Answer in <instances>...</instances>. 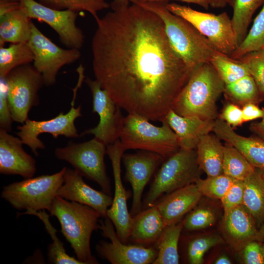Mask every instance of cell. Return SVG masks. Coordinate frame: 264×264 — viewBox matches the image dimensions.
Here are the masks:
<instances>
[{
  "label": "cell",
  "instance_id": "49",
  "mask_svg": "<svg viewBox=\"0 0 264 264\" xmlns=\"http://www.w3.org/2000/svg\"><path fill=\"white\" fill-rule=\"evenodd\" d=\"M215 264H230L232 262L230 259L226 255H223L220 256L215 261Z\"/></svg>",
  "mask_w": 264,
  "mask_h": 264
},
{
  "label": "cell",
  "instance_id": "54",
  "mask_svg": "<svg viewBox=\"0 0 264 264\" xmlns=\"http://www.w3.org/2000/svg\"><path fill=\"white\" fill-rule=\"evenodd\" d=\"M262 251H263V258H264V244L262 245Z\"/></svg>",
  "mask_w": 264,
  "mask_h": 264
},
{
  "label": "cell",
  "instance_id": "3",
  "mask_svg": "<svg viewBox=\"0 0 264 264\" xmlns=\"http://www.w3.org/2000/svg\"><path fill=\"white\" fill-rule=\"evenodd\" d=\"M224 87L212 64H202L192 72L171 109L181 116L215 120L218 115L217 102Z\"/></svg>",
  "mask_w": 264,
  "mask_h": 264
},
{
  "label": "cell",
  "instance_id": "47",
  "mask_svg": "<svg viewBox=\"0 0 264 264\" xmlns=\"http://www.w3.org/2000/svg\"><path fill=\"white\" fill-rule=\"evenodd\" d=\"M130 1V0H113L110 6L112 10H115L128 6Z\"/></svg>",
  "mask_w": 264,
  "mask_h": 264
},
{
  "label": "cell",
  "instance_id": "48",
  "mask_svg": "<svg viewBox=\"0 0 264 264\" xmlns=\"http://www.w3.org/2000/svg\"><path fill=\"white\" fill-rule=\"evenodd\" d=\"M228 0H208L209 6L214 8H221L226 6Z\"/></svg>",
  "mask_w": 264,
  "mask_h": 264
},
{
  "label": "cell",
  "instance_id": "14",
  "mask_svg": "<svg viewBox=\"0 0 264 264\" xmlns=\"http://www.w3.org/2000/svg\"><path fill=\"white\" fill-rule=\"evenodd\" d=\"M102 235L110 240L101 241L96 246L98 255L112 264H153L157 251L154 246L128 244L117 236L114 226L108 217L99 221Z\"/></svg>",
  "mask_w": 264,
  "mask_h": 264
},
{
  "label": "cell",
  "instance_id": "43",
  "mask_svg": "<svg viewBox=\"0 0 264 264\" xmlns=\"http://www.w3.org/2000/svg\"><path fill=\"white\" fill-rule=\"evenodd\" d=\"M243 260L247 264H264L262 245L255 240L244 246L243 252Z\"/></svg>",
  "mask_w": 264,
  "mask_h": 264
},
{
  "label": "cell",
  "instance_id": "35",
  "mask_svg": "<svg viewBox=\"0 0 264 264\" xmlns=\"http://www.w3.org/2000/svg\"><path fill=\"white\" fill-rule=\"evenodd\" d=\"M48 7L58 10H69L76 12L86 11L95 20L100 11L108 8L107 0H36Z\"/></svg>",
  "mask_w": 264,
  "mask_h": 264
},
{
  "label": "cell",
  "instance_id": "24",
  "mask_svg": "<svg viewBox=\"0 0 264 264\" xmlns=\"http://www.w3.org/2000/svg\"><path fill=\"white\" fill-rule=\"evenodd\" d=\"M31 19L22 5L0 15V47L6 43L28 42L31 35Z\"/></svg>",
  "mask_w": 264,
  "mask_h": 264
},
{
  "label": "cell",
  "instance_id": "6",
  "mask_svg": "<svg viewBox=\"0 0 264 264\" xmlns=\"http://www.w3.org/2000/svg\"><path fill=\"white\" fill-rule=\"evenodd\" d=\"M167 158L154 176L142 210L154 205L162 195L194 183L199 178L201 170L196 149H180Z\"/></svg>",
  "mask_w": 264,
  "mask_h": 264
},
{
  "label": "cell",
  "instance_id": "15",
  "mask_svg": "<svg viewBox=\"0 0 264 264\" xmlns=\"http://www.w3.org/2000/svg\"><path fill=\"white\" fill-rule=\"evenodd\" d=\"M29 18L46 23L58 35L61 43L67 48L80 49L84 35L77 26V13L69 10H58L36 0H19Z\"/></svg>",
  "mask_w": 264,
  "mask_h": 264
},
{
  "label": "cell",
  "instance_id": "46",
  "mask_svg": "<svg viewBox=\"0 0 264 264\" xmlns=\"http://www.w3.org/2000/svg\"><path fill=\"white\" fill-rule=\"evenodd\" d=\"M137 0L142 1H166L168 0ZM185 2L187 3H191L197 4L201 7L208 9L209 7L208 0H174Z\"/></svg>",
  "mask_w": 264,
  "mask_h": 264
},
{
  "label": "cell",
  "instance_id": "33",
  "mask_svg": "<svg viewBox=\"0 0 264 264\" xmlns=\"http://www.w3.org/2000/svg\"><path fill=\"white\" fill-rule=\"evenodd\" d=\"M225 85L250 75L247 65L241 60L217 52L210 62Z\"/></svg>",
  "mask_w": 264,
  "mask_h": 264
},
{
  "label": "cell",
  "instance_id": "34",
  "mask_svg": "<svg viewBox=\"0 0 264 264\" xmlns=\"http://www.w3.org/2000/svg\"><path fill=\"white\" fill-rule=\"evenodd\" d=\"M264 43V3L246 37L230 56L239 60L245 54L259 50Z\"/></svg>",
  "mask_w": 264,
  "mask_h": 264
},
{
  "label": "cell",
  "instance_id": "4",
  "mask_svg": "<svg viewBox=\"0 0 264 264\" xmlns=\"http://www.w3.org/2000/svg\"><path fill=\"white\" fill-rule=\"evenodd\" d=\"M49 212V215L57 218L61 232L70 244L76 258L83 264H98L91 252L90 240L92 232L99 229L100 214L88 206L58 196Z\"/></svg>",
  "mask_w": 264,
  "mask_h": 264
},
{
  "label": "cell",
  "instance_id": "17",
  "mask_svg": "<svg viewBox=\"0 0 264 264\" xmlns=\"http://www.w3.org/2000/svg\"><path fill=\"white\" fill-rule=\"evenodd\" d=\"M165 158L161 155L147 151L123 154L122 161L126 169L125 178L132 190L130 214L133 217L142 210L143 192L155 170Z\"/></svg>",
  "mask_w": 264,
  "mask_h": 264
},
{
  "label": "cell",
  "instance_id": "53",
  "mask_svg": "<svg viewBox=\"0 0 264 264\" xmlns=\"http://www.w3.org/2000/svg\"><path fill=\"white\" fill-rule=\"evenodd\" d=\"M258 50H259V51H260L264 53V43L263 44V45H262V47H261V48Z\"/></svg>",
  "mask_w": 264,
  "mask_h": 264
},
{
  "label": "cell",
  "instance_id": "45",
  "mask_svg": "<svg viewBox=\"0 0 264 264\" xmlns=\"http://www.w3.org/2000/svg\"><path fill=\"white\" fill-rule=\"evenodd\" d=\"M249 129L259 137L264 140V115L260 121L252 123L250 125Z\"/></svg>",
  "mask_w": 264,
  "mask_h": 264
},
{
  "label": "cell",
  "instance_id": "19",
  "mask_svg": "<svg viewBox=\"0 0 264 264\" xmlns=\"http://www.w3.org/2000/svg\"><path fill=\"white\" fill-rule=\"evenodd\" d=\"M22 141L0 129V173L17 175L24 178L33 177L36 171V161L23 149Z\"/></svg>",
  "mask_w": 264,
  "mask_h": 264
},
{
  "label": "cell",
  "instance_id": "8",
  "mask_svg": "<svg viewBox=\"0 0 264 264\" xmlns=\"http://www.w3.org/2000/svg\"><path fill=\"white\" fill-rule=\"evenodd\" d=\"M168 9L192 24L215 50L230 56L238 46L231 18L226 12L216 15L197 11L176 3H166Z\"/></svg>",
  "mask_w": 264,
  "mask_h": 264
},
{
  "label": "cell",
  "instance_id": "16",
  "mask_svg": "<svg viewBox=\"0 0 264 264\" xmlns=\"http://www.w3.org/2000/svg\"><path fill=\"white\" fill-rule=\"evenodd\" d=\"M126 149L120 140L107 146L106 154L111 161L114 182L112 202L107 211V217L113 223L120 240L127 243L129 239L132 217L127 206L128 194L121 178V161Z\"/></svg>",
  "mask_w": 264,
  "mask_h": 264
},
{
  "label": "cell",
  "instance_id": "20",
  "mask_svg": "<svg viewBox=\"0 0 264 264\" xmlns=\"http://www.w3.org/2000/svg\"><path fill=\"white\" fill-rule=\"evenodd\" d=\"M202 196L194 183L167 194L155 205L166 226L180 222L197 205Z\"/></svg>",
  "mask_w": 264,
  "mask_h": 264
},
{
  "label": "cell",
  "instance_id": "23",
  "mask_svg": "<svg viewBox=\"0 0 264 264\" xmlns=\"http://www.w3.org/2000/svg\"><path fill=\"white\" fill-rule=\"evenodd\" d=\"M223 227L228 236L236 243L245 245L261 238L254 217L243 204L224 213Z\"/></svg>",
  "mask_w": 264,
  "mask_h": 264
},
{
  "label": "cell",
  "instance_id": "21",
  "mask_svg": "<svg viewBox=\"0 0 264 264\" xmlns=\"http://www.w3.org/2000/svg\"><path fill=\"white\" fill-rule=\"evenodd\" d=\"M164 120L176 133L180 149H196L200 138L213 132L214 121L179 115L171 109Z\"/></svg>",
  "mask_w": 264,
  "mask_h": 264
},
{
  "label": "cell",
  "instance_id": "39",
  "mask_svg": "<svg viewBox=\"0 0 264 264\" xmlns=\"http://www.w3.org/2000/svg\"><path fill=\"white\" fill-rule=\"evenodd\" d=\"M239 60L247 66L249 73L264 96V53L259 50L248 53Z\"/></svg>",
  "mask_w": 264,
  "mask_h": 264
},
{
  "label": "cell",
  "instance_id": "13",
  "mask_svg": "<svg viewBox=\"0 0 264 264\" xmlns=\"http://www.w3.org/2000/svg\"><path fill=\"white\" fill-rule=\"evenodd\" d=\"M81 109V105L75 108L72 104L66 113L61 112L51 119L36 121L28 118L17 127L19 131L16 133L23 144L28 146L35 156H38V150L45 148L44 143L38 137L40 134L49 133L55 138L61 135L68 138L79 136L74 122L82 116Z\"/></svg>",
  "mask_w": 264,
  "mask_h": 264
},
{
  "label": "cell",
  "instance_id": "32",
  "mask_svg": "<svg viewBox=\"0 0 264 264\" xmlns=\"http://www.w3.org/2000/svg\"><path fill=\"white\" fill-rule=\"evenodd\" d=\"M256 170L246 158L229 144L223 145V174L237 180L244 181Z\"/></svg>",
  "mask_w": 264,
  "mask_h": 264
},
{
  "label": "cell",
  "instance_id": "31",
  "mask_svg": "<svg viewBox=\"0 0 264 264\" xmlns=\"http://www.w3.org/2000/svg\"><path fill=\"white\" fill-rule=\"evenodd\" d=\"M31 215L38 217L43 222L45 228L50 235L52 243L48 247L47 256L48 261L52 264H83V263L74 257L68 255L66 252L63 243L58 238L57 230L51 225L49 220V215H48L45 210H41L39 212L33 211H26L22 215Z\"/></svg>",
  "mask_w": 264,
  "mask_h": 264
},
{
  "label": "cell",
  "instance_id": "18",
  "mask_svg": "<svg viewBox=\"0 0 264 264\" xmlns=\"http://www.w3.org/2000/svg\"><path fill=\"white\" fill-rule=\"evenodd\" d=\"M57 196L66 200L88 206L98 211L103 218L112 202V198L103 191L93 189L85 182L83 176L74 169L66 168L64 181Z\"/></svg>",
  "mask_w": 264,
  "mask_h": 264
},
{
  "label": "cell",
  "instance_id": "26",
  "mask_svg": "<svg viewBox=\"0 0 264 264\" xmlns=\"http://www.w3.org/2000/svg\"><path fill=\"white\" fill-rule=\"evenodd\" d=\"M183 222L166 226L156 242L157 257L153 264L179 263L178 244Z\"/></svg>",
  "mask_w": 264,
  "mask_h": 264
},
{
  "label": "cell",
  "instance_id": "37",
  "mask_svg": "<svg viewBox=\"0 0 264 264\" xmlns=\"http://www.w3.org/2000/svg\"><path fill=\"white\" fill-rule=\"evenodd\" d=\"M221 238L217 235L198 237L192 240L187 248V258L191 264H201L205 253L211 248L222 243Z\"/></svg>",
  "mask_w": 264,
  "mask_h": 264
},
{
  "label": "cell",
  "instance_id": "2",
  "mask_svg": "<svg viewBox=\"0 0 264 264\" xmlns=\"http://www.w3.org/2000/svg\"><path fill=\"white\" fill-rule=\"evenodd\" d=\"M130 1L153 12L161 18L172 48L192 72L201 65L210 63L217 52L192 24L170 11L166 1Z\"/></svg>",
  "mask_w": 264,
  "mask_h": 264
},
{
  "label": "cell",
  "instance_id": "51",
  "mask_svg": "<svg viewBox=\"0 0 264 264\" xmlns=\"http://www.w3.org/2000/svg\"><path fill=\"white\" fill-rule=\"evenodd\" d=\"M259 233H260L261 237H262V236H264V224L263 227H262V229H261L260 232H259Z\"/></svg>",
  "mask_w": 264,
  "mask_h": 264
},
{
  "label": "cell",
  "instance_id": "28",
  "mask_svg": "<svg viewBox=\"0 0 264 264\" xmlns=\"http://www.w3.org/2000/svg\"><path fill=\"white\" fill-rule=\"evenodd\" d=\"M223 94L230 102L242 106L251 103L257 104L264 96L250 75L225 85Z\"/></svg>",
  "mask_w": 264,
  "mask_h": 264
},
{
  "label": "cell",
  "instance_id": "10",
  "mask_svg": "<svg viewBox=\"0 0 264 264\" xmlns=\"http://www.w3.org/2000/svg\"><path fill=\"white\" fill-rule=\"evenodd\" d=\"M13 121L23 124L32 107L39 104L38 92L44 84L42 74L30 64L18 66L4 78Z\"/></svg>",
  "mask_w": 264,
  "mask_h": 264
},
{
  "label": "cell",
  "instance_id": "36",
  "mask_svg": "<svg viewBox=\"0 0 264 264\" xmlns=\"http://www.w3.org/2000/svg\"><path fill=\"white\" fill-rule=\"evenodd\" d=\"M235 180L222 174L204 179L199 178L195 184L202 196L220 199Z\"/></svg>",
  "mask_w": 264,
  "mask_h": 264
},
{
  "label": "cell",
  "instance_id": "50",
  "mask_svg": "<svg viewBox=\"0 0 264 264\" xmlns=\"http://www.w3.org/2000/svg\"><path fill=\"white\" fill-rule=\"evenodd\" d=\"M0 1L4 2H18L20 1L19 0H0Z\"/></svg>",
  "mask_w": 264,
  "mask_h": 264
},
{
  "label": "cell",
  "instance_id": "12",
  "mask_svg": "<svg viewBox=\"0 0 264 264\" xmlns=\"http://www.w3.org/2000/svg\"><path fill=\"white\" fill-rule=\"evenodd\" d=\"M85 82L91 93L92 112L98 114L99 121L96 127L86 130L81 136L93 134L107 146L119 139L124 117L121 112V108L96 79L87 77Z\"/></svg>",
  "mask_w": 264,
  "mask_h": 264
},
{
  "label": "cell",
  "instance_id": "9",
  "mask_svg": "<svg viewBox=\"0 0 264 264\" xmlns=\"http://www.w3.org/2000/svg\"><path fill=\"white\" fill-rule=\"evenodd\" d=\"M106 150L107 146L94 137L86 142H71L65 147H57L54 154L57 159L68 162L83 177L94 181L102 191L110 195V179L104 160Z\"/></svg>",
  "mask_w": 264,
  "mask_h": 264
},
{
  "label": "cell",
  "instance_id": "42",
  "mask_svg": "<svg viewBox=\"0 0 264 264\" xmlns=\"http://www.w3.org/2000/svg\"><path fill=\"white\" fill-rule=\"evenodd\" d=\"M219 118L232 127L241 125L244 122L242 109L239 106L230 102L224 106Z\"/></svg>",
  "mask_w": 264,
  "mask_h": 264
},
{
  "label": "cell",
  "instance_id": "7",
  "mask_svg": "<svg viewBox=\"0 0 264 264\" xmlns=\"http://www.w3.org/2000/svg\"><path fill=\"white\" fill-rule=\"evenodd\" d=\"M66 169L64 167L52 175H41L11 183L3 188L1 197L16 209L49 211L63 183Z\"/></svg>",
  "mask_w": 264,
  "mask_h": 264
},
{
  "label": "cell",
  "instance_id": "38",
  "mask_svg": "<svg viewBox=\"0 0 264 264\" xmlns=\"http://www.w3.org/2000/svg\"><path fill=\"white\" fill-rule=\"evenodd\" d=\"M216 219L215 214L210 208H198L186 218L183 222V227L188 231L204 229L213 224Z\"/></svg>",
  "mask_w": 264,
  "mask_h": 264
},
{
  "label": "cell",
  "instance_id": "40",
  "mask_svg": "<svg viewBox=\"0 0 264 264\" xmlns=\"http://www.w3.org/2000/svg\"><path fill=\"white\" fill-rule=\"evenodd\" d=\"M244 190L243 181L236 179L220 199L224 213L242 204Z\"/></svg>",
  "mask_w": 264,
  "mask_h": 264
},
{
  "label": "cell",
  "instance_id": "41",
  "mask_svg": "<svg viewBox=\"0 0 264 264\" xmlns=\"http://www.w3.org/2000/svg\"><path fill=\"white\" fill-rule=\"evenodd\" d=\"M13 121L7 98V86L4 79L0 78V129L10 132Z\"/></svg>",
  "mask_w": 264,
  "mask_h": 264
},
{
  "label": "cell",
  "instance_id": "25",
  "mask_svg": "<svg viewBox=\"0 0 264 264\" xmlns=\"http://www.w3.org/2000/svg\"><path fill=\"white\" fill-rule=\"evenodd\" d=\"M220 140L210 133L203 136L197 146L198 164L207 177L223 174V145Z\"/></svg>",
  "mask_w": 264,
  "mask_h": 264
},
{
  "label": "cell",
  "instance_id": "5",
  "mask_svg": "<svg viewBox=\"0 0 264 264\" xmlns=\"http://www.w3.org/2000/svg\"><path fill=\"white\" fill-rule=\"evenodd\" d=\"M137 114L124 117L119 140L126 149H139L168 157L180 149L176 135L165 120L160 127Z\"/></svg>",
  "mask_w": 264,
  "mask_h": 264
},
{
  "label": "cell",
  "instance_id": "44",
  "mask_svg": "<svg viewBox=\"0 0 264 264\" xmlns=\"http://www.w3.org/2000/svg\"><path fill=\"white\" fill-rule=\"evenodd\" d=\"M242 109L244 122L262 118L264 115V110L260 108L256 104H246Z\"/></svg>",
  "mask_w": 264,
  "mask_h": 264
},
{
  "label": "cell",
  "instance_id": "27",
  "mask_svg": "<svg viewBox=\"0 0 264 264\" xmlns=\"http://www.w3.org/2000/svg\"><path fill=\"white\" fill-rule=\"evenodd\" d=\"M244 190L242 204L251 213L256 221L264 220V180L259 169L244 181Z\"/></svg>",
  "mask_w": 264,
  "mask_h": 264
},
{
  "label": "cell",
  "instance_id": "11",
  "mask_svg": "<svg viewBox=\"0 0 264 264\" xmlns=\"http://www.w3.org/2000/svg\"><path fill=\"white\" fill-rule=\"evenodd\" d=\"M28 43L34 55V67L42 75L44 84L54 85L60 69L75 62L81 57L80 49H64L58 46L32 22L31 35Z\"/></svg>",
  "mask_w": 264,
  "mask_h": 264
},
{
  "label": "cell",
  "instance_id": "29",
  "mask_svg": "<svg viewBox=\"0 0 264 264\" xmlns=\"http://www.w3.org/2000/svg\"><path fill=\"white\" fill-rule=\"evenodd\" d=\"M264 3V0H228L232 9L231 18L237 36L238 46L248 33V29L256 11Z\"/></svg>",
  "mask_w": 264,
  "mask_h": 264
},
{
  "label": "cell",
  "instance_id": "52",
  "mask_svg": "<svg viewBox=\"0 0 264 264\" xmlns=\"http://www.w3.org/2000/svg\"><path fill=\"white\" fill-rule=\"evenodd\" d=\"M261 174L264 180V169H259Z\"/></svg>",
  "mask_w": 264,
  "mask_h": 264
},
{
  "label": "cell",
  "instance_id": "30",
  "mask_svg": "<svg viewBox=\"0 0 264 264\" xmlns=\"http://www.w3.org/2000/svg\"><path fill=\"white\" fill-rule=\"evenodd\" d=\"M34 61V55L28 42L11 44L0 47V78H4L13 69Z\"/></svg>",
  "mask_w": 264,
  "mask_h": 264
},
{
  "label": "cell",
  "instance_id": "22",
  "mask_svg": "<svg viewBox=\"0 0 264 264\" xmlns=\"http://www.w3.org/2000/svg\"><path fill=\"white\" fill-rule=\"evenodd\" d=\"M165 227L161 215L154 204L132 217L129 240L136 244L152 246Z\"/></svg>",
  "mask_w": 264,
  "mask_h": 264
},
{
  "label": "cell",
  "instance_id": "1",
  "mask_svg": "<svg viewBox=\"0 0 264 264\" xmlns=\"http://www.w3.org/2000/svg\"><path fill=\"white\" fill-rule=\"evenodd\" d=\"M95 21V79L128 113L161 122L192 72L172 48L163 21L132 3Z\"/></svg>",
  "mask_w": 264,
  "mask_h": 264
}]
</instances>
